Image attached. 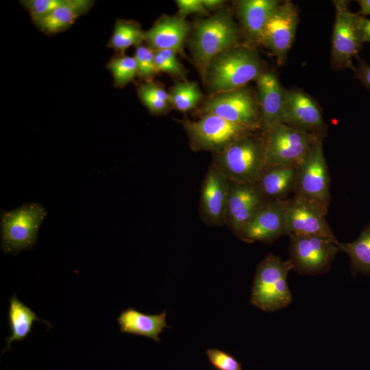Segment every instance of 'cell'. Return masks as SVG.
<instances>
[{
    "mask_svg": "<svg viewBox=\"0 0 370 370\" xmlns=\"http://www.w3.org/2000/svg\"><path fill=\"white\" fill-rule=\"evenodd\" d=\"M262 72L257 52L250 47L238 44L210 62L204 79L209 90L217 93L244 87Z\"/></svg>",
    "mask_w": 370,
    "mask_h": 370,
    "instance_id": "obj_1",
    "label": "cell"
},
{
    "mask_svg": "<svg viewBox=\"0 0 370 370\" xmlns=\"http://www.w3.org/2000/svg\"><path fill=\"white\" fill-rule=\"evenodd\" d=\"M238 29L228 10H220L195 22L190 46L203 78L210 62L222 52L238 45Z\"/></svg>",
    "mask_w": 370,
    "mask_h": 370,
    "instance_id": "obj_2",
    "label": "cell"
},
{
    "mask_svg": "<svg viewBox=\"0 0 370 370\" xmlns=\"http://www.w3.org/2000/svg\"><path fill=\"white\" fill-rule=\"evenodd\" d=\"M230 182L256 184L266 166L264 135L243 136L217 152L216 163Z\"/></svg>",
    "mask_w": 370,
    "mask_h": 370,
    "instance_id": "obj_3",
    "label": "cell"
},
{
    "mask_svg": "<svg viewBox=\"0 0 370 370\" xmlns=\"http://www.w3.org/2000/svg\"><path fill=\"white\" fill-rule=\"evenodd\" d=\"M292 264L288 260L269 254L258 264L254 277L250 302L265 312L286 307L292 301L287 276Z\"/></svg>",
    "mask_w": 370,
    "mask_h": 370,
    "instance_id": "obj_4",
    "label": "cell"
},
{
    "mask_svg": "<svg viewBox=\"0 0 370 370\" xmlns=\"http://www.w3.org/2000/svg\"><path fill=\"white\" fill-rule=\"evenodd\" d=\"M335 21L332 36L331 64L334 69H354L352 60L365 42L362 23L364 17L349 10L348 1H333Z\"/></svg>",
    "mask_w": 370,
    "mask_h": 370,
    "instance_id": "obj_5",
    "label": "cell"
},
{
    "mask_svg": "<svg viewBox=\"0 0 370 370\" xmlns=\"http://www.w3.org/2000/svg\"><path fill=\"white\" fill-rule=\"evenodd\" d=\"M323 139L317 140L297 165L294 196L328 210L330 178L323 153Z\"/></svg>",
    "mask_w": 370,
    "mask_h": 370,
    "instance_id": "obj_6",
    "label": "cell"
},
{
    "mask_svg": "<svg viewBox=\"0 0 370 370\" xmlns=\"http://www.w3.org/2000/svg\"><path fill=\"white\" fill-rule=\"evenodd\" d=\"M47 214L39 204H25L1 212V247L5 253L17 254L34 245L38 231Z\"/></svg>",
    "mask_w": 370,
    "mask_h": 370,
    "instance_id": "obj_7",
    "label": "cell"
},
{
    "mask_svg": "<svg viewBox=\"0 0 370 370\" xmlns=\"http://www.w3.org/2000/svg\"><path fill=\"white\" fill-rule=\"evenodd\" d=\"M266 165L297 166L323 136L280 123L264 133Z\"/></svg>",
    "mask_w": 370,
    "mask_h": 370,
    "instance_id": "obj_8",
    "label": "cell"
},
{
    "mask_svg": "<svg viewBox=\"0 0 370 370\" xmlns=\"http://www.w3.org/2000/svg\"><path fill=\"white\" fill-rule=\"evenodd\" d=\"M190 146L196 151H221L236 139L257 129L230 122L213 114H205L198 121L183 122Z\"/></svg>",
    "mask_w": 370,
    "mask_h": 370,
    "instance_id": "obj_9",
    "label": "cell"
},
{
    "mask_svg": "<svg viewBox=\"0 0 370 370\" xmlns=\"http://www.w3.org/2000/svg\"><path fill=\"white\" fill-rule=\"evenodd\" d=\"M289 258L299 274L314 275L328 271L339 251V243L317 235L291 234Z\"/></svg>",
    "mask_w": 370,
    "mask_h": 370,
    "instance_id": "obj_10",
    "label": "cell"
},
{
    "mask_svg": "<svg viewBox=\"0 0 370 370\" xmlns=\"http://www.w3.org/2000/svg\"><path fill=\"white\" fill-rule=\"evenodd\" d=\"M201 112L260 130L258 101L245 87L214 93L204 103Z\"/></svg>",
    "mask_w": 370,
    "mask_h": 370,
    "instance_id": "obj_11",
    "label": "cell"
},
{
    "mask_svg": "<svg viewBox=\"0 0 370 370\" xmlns=\"http://www.w3.org/2000/svg\"><path fill=\"white\" fill-rule=\"evenodd\" d=\"M328 210L305 199H284V224L287 235H317L337 241L327 220Z\"/></svg>",
    "mask_w": 370,
    "mask_h": 370,
    "instance_id": "obj_12",
    "label": "cell"
},
{
    "mask_svg": "<svg viewBox=\"0 0 370 370\" xmlns=\"http://www.w3.org/2000/svg\"><path fill=\"white\" fill-rule=\"evenodd\" d=\"M299 21L296 6L291 1L280 3L268 19L260 39L276 58L278 64L284 62L291 49Z\"/></svg>",
    "mask_w": 370,
    "mask_h": 370,
    "instance_id": "obj_13",
    "label": "cell"
},
{
    "mask_svg": "<svg viewBox=\"0 0 370 370\" xmlns=\"http://www.w3.org/2000/svg\"><path fill=\"white\" fill-rule=\"evenodd\" d=\"M282 123L294 129L321 136L325 130L318 105L310 95L297 88L286 90Z\"/></svg>",
    "mask_w": 370,
    "mask_h": 370,
    "instance_id": "obj_14",
    "label": "cell"
},
{
    "mask_svg": "<svg viewBox=\"0 0 370 370\" xmlns=\"http://www.w3.org/2000/svg\"><path fill=\"white\" fill-rule=\"evenodd\" d=\"M267 201L256 184L230 181L226 223L238 236L244 227Z\"/></svg>",
    "mask_w": 370,
    "mask_h": 370,
    "instance_id": "obj_15",
    "label": "cell"
},
{
    "mask_svg": "<svg viewBox=\"0 0 370 370\" xmlns=\"http://www.w3.org/2000/svg\"><path fill=\"white\" fill-rule=\"evenodd\" d=\"M230 181L214 164L210 166L201 189L200 208L202 218L210 225L226 223Z\"/></svg>",
    "mask_w": 370,
    "mask_h": 370,
    "instance_id": "obj_16",
    "label": "cell"
},
{
    "mask_svg": "<svg viewBox=\"0 0 370 370\" xmlns=\"http://www.w3.org/2000/svg\"><path fill=\"white\" fill-rule=\"evenodd\" d=\"M284 199L268 201L244 227L238 237L246 243H271L286 234L284 224Z\"/></svg>",
    "mask_w": 370,
    "mask_h": 370,
    "instance_id": "obj_17",
    "label": "cell"
},
{
    "mask_svg": "<svg viewBox=\"0 0 370 370\" xmlns=\"http://www.w3.org/2000/svg\"><path fill=\"white\" fill-rule=\"evenodd\" d=\"M260 108V130L267 132L282 123V110L286 90L277 75L271 71L262 72L256 79Z\"/></svg>",
    "mask_w": 370,
    "mask_h": 370,
    "instance_id": "obj_18",
    "label": "cell"
},
{
    "mask_svg": "<svg viewBox=\"0 0 370 370\" xmlns=\"http://www.w3.org/2000/svg\"><path fill=\"white\" fill-rule=\"evenodd\" d=\"M190 30V25L180 15H163L145 31V41L154 51L171 49L184 54V42Z\"/></svg>",
    "mask_w": 370,
    "mask_h": 370,
    "instance_id": "obj_19",
    "label": "cell"
},
{
    "mask_svg": "<svg viewBox=\"0 0 370 370\" xmlns=\"http://www.w3.org/2000/svg\"><path fill=\"white\" fill-rule=\"evenodd\" d=\"M297 168L295 165H266L256 184L268 201L284 200L293 192Z\"/></svg>",
    "mask_w": 370,
    "mask_h": 370,
    "instance_id": "obj_20",
    "label": "cell"
},
{
    "mask_svg": "<svg viewBox=\"0 0 370 370\" xmlns=\"http://www.w3.org/2000/svg\"><path fill=\"white\" fill-rule=\"evenodd\" d=\"M277 0H241L236 3V13L242 27L251 40L260 42L264 27L278 5Z\"/></svg>",
    "mask_w": 370,
    "mask_h": 370,
    "instance_id": "obj_21",
    "label": "cell"
},
{
    "mask_svg": "<svg viewBox=\"0 0 370 370\" xmlns=\"http://www.w3.org/2000/svg\"><path fill=\"white\" fill-rule=\"evenodd\" d=\"M166 313L164 310L158 314H147L134 308L123 310L117 318L120 332L134 335L149 337L159 342V334L166 324Z\"/></svg>",
    "mask_w": 370,
    "mask_h": 370,
    "instance_id": "obj_22",
    "label": "cell"
},
{
    "mask_svg": "<svg viewBox=\"0 0 370 370\" xmlns=\"http://www.w3.org/2000/svg\"><path fill=\"white\" fill-rule=\"evenodd\" d=\"M94 3L91 0H66L34 25L47 36L61 33L70 27L79 17L86 14Z\"/></svg>",
    "mask_w": 370,
    "mask_h": 370,
    "instance_id": "obj_23",
    "label": "cell"
},
{
    "mask_svg": "<svg viewBox=\"0 0 370 370\" xmlns=\"http://www.w3.org/2000/svg\"><path fill=\"white\" fill-rule=\"evenodd\" d=\"M8 322L11 330L10 336L5 338L7 349H10L12 343L21 341L26 338L32 332V326L36 321L40 319L28 306L22 303L14 294L9 299ZM50 328L51 325L45 321Z\"/></svg>",
    "mask_w": 370,
    "mask_h": 370,
    "instance_id": "obj_24",
    "label": "cell"
},
{
    "mask_svg": "<svg viewBox=\"0 0 370 370\" xmlns=\"http://www.w3.org/2000/svg\"><path fill=\"white\" fill-rule=\"evenodd\" d=\"M339 251L346 253L351 259L352 273L370 274V223L355 241L339 243Z\"/></svg>",
    "mask_w": 370,
    "mask_h": 370,
    "instance_id": "obj_25",
    "label": "cell"
},
{
    "mask_svg": "<svg viewBox=\"0 0 370 370\" xmlns=\"http://www.w3.org/2000/svg\"><path fill=\"white\" fill-rule=\"evenodd\" d=\"M145 41V31L132 21L119 19L114 24L112 35L108 47L121 53L132 46H138Z\"/></svg>",
    "mask_w": 370,
    "mask_h": 370,
    "instance_id": "obj_26",
    "label": "cell"
},
{
    "mask_svg": "<svg viewBox=\"0 0 370 370\" xmlns=\"http://www.w3.org/2000/svg\"><path fill=\"white\" fill-rule=\"evenodd\" d=\"M137 93L151 114H162L172 107L169 92L153 81L140 84L137 88Z\"/></svg>",
    "mask_w": 370,
    "mask_h": 370,
    "instance_id": "obj_27",
    "label": "cell"
},
{
    "mask_svg": "<svg viewBox=\"0 0 370 370\" xmlns=\"http://www.w3.org/2000/svg\"><path fill=\"white\" fill-rule=\"evenodd\" d=\"M169 94L172 107L182 112L195 108L203 96L194 82H178L172 86Z\"/></svg>",
    "mask_w": 370,
    "mask_h": 370,
    "instance_id": "obj_28",
    "label": "cell"
},
{
    "mask_svg": "<svg viewBox=\"0 0 370 370\" xmlns=\"http://www.w3.org/2000/svg\"><path fill=\"white\" fill-rule=\"evenodd\" d=\"M116 87L123 88L137 75V64L134 56L119 53L110 59L106 65Z\"/></svg>",
    "mask_w": 370,
    "mask_h": 370,
    "instance_id": "obj_29",
    "label": "cell"
},
{
    "mask_svg": "<svg viewBox=\"0 0 370 370\" xmlns=\"http://www.w3.org/2000/svg\"><path fill=\"white\" fill-rule=\"evenodd\" d=\"M134 57L137 64V75L139 77L146 82L151 81V79L159 73L155 64V51L148 46H137Z\"/></svg>",
    "mask_w": 370,
    "mask_h": 370,
    "instance_id": "obj_30",
    "label": "cell"
},
{
    "mask_svg": "<svg viewBox=\"0 0 370 370\" xmlns=\"http://www.w3.org/2000/svg\"><path fill=\"white\" fill-rule=\"evenodd\" d=\"M155 64L158 71L183 79L186 78L184 67L177 58V52L171 49L155 51Z\"/></svg>",
    "mask_w": 370,
    "mask_h": 370,
    "instance_id": "obj_31",
    "label": "cell"
},
{
    "mask_svg": "<svg viewBox=\"0 0 370 370\" xmlns=\"http://www.w3.org/2000/svg\"><path fill=\"white\" fill-rule=\"evenodd\" d=\"M66 0H23L21 3L27 10L34 22L45 18L55 9L64 4Z\"/></svg>",
    "mask_w": 370,
    "mask_h": 370,
    "instance_id": "obj_32",
    "label": "cell"
},
{
    "mask_svg": "<svg viewBox=\"0 0 370 370\" xmlns=\"http://www.w3.org/2000/svg\"><path fill=\"white\" fill-rule=\"evenodd\" d=\"M206 354L214 370H242L241 363L227 352L212 348L207 349Z\"/></svg>",
    "mask_w": 370,
    "mask_h": 370,
    "instance_id": "obj_33",
    "label": "cell"
},
{
    "mask_svg": "<svg viewBox=\"0 0 370 370\" xmlns=\"http://www.w3.org/2000/svg\"><path fill=\"white\" fill-rule=\"evenodd\" d=\"M175 2L179 9V15L182 18L193 13L203 15L208 14L202 0H177Z\"/></svg>",
    "mask_w": 370,
    "mask_h": 370,
    "instance_id": "obj_34",
    "label": "cell"
},
{
    "mask_svg": "<svg viewBox=\"0 0 370 370\" xmlns=\"http://www.w3.org/2000/svg\"><path fill=\"white\" fill-rule=\"evenodd\" d=\"M356 77L369 89H370V66L365 62L359 60L358 65L354 69Z\"/></svg>",
    "mask_w": 370,
    "mask_h": 370,
    "instance_id": "obj_35",
    "label": "cell"
},
{
    "mask_svg": "<svg viewBox=\"0 0 370 370\" xmlns=\"http://www.w3.org/2000/svg\"><path fill=\"white\" fill-rule=\"evenodd\" d=\"M224 2L222 0H202L203 5L207 11L215 10L221 8Z\"/></svg>",
    "mask_w": 370,
    "mask_h": 370,
    "instance_id": "obj_36",
    "label": "cell"
},
{
    "mask_svg": "<svg viewBox=\"0 0 370 370\" xmlns=\"http://www.w3.org/2000/svg\"><path fill=\"white\" fill-rule=\"evenodd\" d=\"M362 29L365 42L370 43V19L364 17L362 23Z\"/></svg>",
    "mask_w": 370,
    "mask_h": 370,
    "instance_id": "obj_37",
    "label": "cell"
},
{
    "mask_svg": "<svg viewBox=\"0 0 370 370\" xmlns=\"http://www.w3.org/2000/svg\"><path fill=\"white\" fill-rule=\"evenodd\" d=\"M360 5V14H370V0H358L357 1Z\"/></svg>",
    "mask_w": 370,
    "mask_h": 370,
    "instance_id": "obj_38",
    "label": "cell"
}]
</instances>
